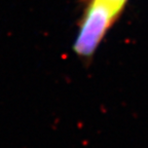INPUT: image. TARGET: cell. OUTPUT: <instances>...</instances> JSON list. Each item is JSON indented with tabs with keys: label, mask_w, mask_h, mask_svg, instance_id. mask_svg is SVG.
<instances>
[{
	"label": "cell",
	"mask_w": 148,
	"mask_h": 148,
	"mask_svg": "<svg viewBox=\"0 0 148 148\" xmlns=\"http://www.w3.org/2000/svg\"><path fill=\"white\" fill-rule=\"evenodd\" d=\"M121 9L123 7L108 0H90L83 14L74 51L83 58L90 57Z\"/></svg>",
	"instance_id": "1"
},
{
	"label": "cell",
	"mask_w": 148,
	"mask_h": 148,
	"mask_svg": "<svg viewBox=\"0 0 148 148\" xmlns=\"http://www.w3.org/2000/svg\"><path fill=\"white\" fill-rule=\"evenodd\" d=\"M108 1L114 3V4L118 5V6H120V7H123L125 3L127 2V0H108Z\"/></svg>",
	"instance_id": "2"
}]
</instances>
